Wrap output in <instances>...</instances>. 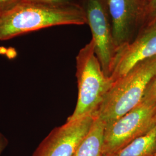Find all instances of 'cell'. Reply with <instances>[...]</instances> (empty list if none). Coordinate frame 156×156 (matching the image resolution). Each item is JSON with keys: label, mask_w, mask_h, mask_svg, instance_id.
<instances>
[{"label": "cell", "mask_w": 156, "mask_h": 156, "mask_svg": "<svg viewBox=\"0 0 156 156\" xmlns=\"http://www.w3.org/2000/svg\"><path fill=\"white\" fill-rule=\"evenodd\" d=\"M86 24L82 6L23 2L0 13V40L55 26Z\"/></svg>", "instance_id": "cell-1"}, {"label": "cell", "mask_w": 156, "mask_h": 156, "mask_svg": "<svg viewBox=\"0 0 156 156\" xmlns=\"http://www.w3.org/2000/svg\"><path fill=\"white\" fill-rule=\"evenodd\" d=\"M156 73V56L140 62L124 76L113 82L94 116L105 125L140 103L145 89Z\"/></svg>", "instance_id": "cell-2"}, {"label": "cell", "mask_w": 156, "mask_h": 156, "mask_svg": "<svg viewBox=\"0 0 156 156\" xmlns=\"http://www.w3.org/2000/svg\"><path fill=\"white\" fill-rule=\"evenodd\" d=\"M76 65L78 100L74 111L66 122L93 115L112 83L103 71L95 55L93 40L79 50L76 57Z\"/></svg>", "instance_id": "cell-3"}, {"label": "cell", "mask_w": 156, "mask_h": 156, "mask_svg": "<svg viewBox=\"0 0 156 156\" xmlns=\"http://www.w3.org/2000/svg\"><path fill=\"white\" fill-rule=\"evenodd\" d=\"M156 105L140 102L138 105L105 126L104 154L109 156L146 134L156 125Z\"/></svg>", "instance_id": "cell-4"}, {"label": "cell", "mask_w": 156, "mask_h": 156, "mask_svg": "<svg viewBox=\"0 0 156 156\" xmlns=\"http://www.w3.org/2000/svg\"><path fill=\"white\" fill-rule=\"evenodd\" d=\"M82 6L94 43L95 55L103 71L109 77L116 49L113 40L107 0H82Z\"/></svg>", "instance_id": "cell-5"}, {"label": "cell", "mask_w": 156, "mask_h": 156, "mask_svg": "<svg viewBox=\"0 0 156 156\" xmlns=\"http://www.w3.org/2000/svg\"><path fill=\"white\" fill-rule=\"evenodd\" d=\"M116 49L126 45L145 26L148 1L146 0H107Z\"/></svg>", "instance_id": "cell-6"}, {"label": "cell", "mask_w": 156, "mask_h": 156, "mask_svg": "<svg viewBox=\"0 0 156 156\" xmlns=\"http://www.w3.org/2000/svg\"><path fill=\"white\" fill-rule=\"evenodd\" d=\"M94 120L90 115L54 128L32 156H73L89 131Z\"/></svg>", "instance_id": "cell-7"}, {"label": "cell", "mask_w": 156, "mask_h": 156, "mask_svg": "<svg viewBox=\"0 0 156 156\" xmlns=\"http://www.w3.org/2000/svg\"><path fill=\"white\" fill-rule=\"evenodd\" d=\"M156 56V20L140 30L131 42L117 49L109 78L112 82L128 73L140 62Z\"/></svg>", "instance_id": "cell-8"}, {"label": "cell", "mask_w": 156, "mask_h": 156, "mask_svg": "<svg viewBox=\"0 0 156 156\" xmlns=\"http://www.w3.org/2000/svg\"><path fill=\"white\" fill-rule=\"evenodd\" d=\"M89 131L73 156H104V137L105 124L93 115Z\"/></svg>", "instance_id": "cell-9"}, {"label": "cell", "mask_w": 156, "mask_h": 156, "mask_svg": "<svg viewBox=\"0 0 156 156\" xmlns=\"http://www.w3.org/2000/svg\"><path fill=\"white\" fill-rule=\"evenodd\" d=\"M156 150V125L150 131L107 156H151Z\"/></svg>", "instance_id": "cell-10"}, {"label": "cell", "mask_w": 156, "mask_h": 156, "mask_svg": "<svg viewBox=\"0 0 156 156\" xmlns=\"http://www.w3.org/2000/svg\"><path fill=\"white\" fill-rule=\"evenodd\" d=\"M147 105H156V73L147 84L141 102Z\"/></svg>", "instance_id": "cell-11"}, {"label": "cell", "mask_w": 156, "mask_h": 156, "mask_svg": "<svg viewBox=\"0 0 156 156\" xmlns=\"http://www.w3.org/2000/svg\"><path fill=\"white\" fill-rule=\"evenodd\" d=\"M156 20V0H149L146 9L145 25Z\"/></svg>", "instance_id": "cell-12"}, {"label": "cell", "mask_w": 156, "mask_h": 156, "mask_svg": "<svg viewBox=\"0 0 156 156\" xmlns=\"http://www.w3.org/2000/svg\"><path fill=\"white\" fill-rule=\"evenodd\" d=\"M33 1L53 5L73 4L82 6V0H33Z\"/></svg>", "instance_id": "cell-13"}, {"label": "cell", "mask_w": 156, "mask_h": 156, "mask_svg": "<svg viewBox=\"0 0 156 156\" xmlns=\"http://www.w3.org/2000/svg\"><path fill=\"white\" fill-rule=\"evenodd\" d=\"M8 140L3 134L0 133V156L8 145Z\"/></svg>", "instance_id": "cell-14"}, {"label": "cell", "mask_w": 156, "mask_h": 156, "mask_svg": "<svg viewBox=\"0 0 156 156\" xmlns=\"http://www.w3.org/2000/svg\"><path fill=\"white\" fill-rule=\"evenodd\" d=\"M13 0H0V4H4V3H7L9 2L12 1Z\"/></svg>", "instance_id": "cell-15"}, {"label": "cell", "mask_w": 156, "mask_h": 156, "mask_svg": "<svg viewBox=\"0 0 156 156\" xmlns=\"http://www.w3.org/2000/svg\"><path fill=\"white\" fill-rule=\"evenodd\" d=\"M153 121H154V124L156 125V115H155V116H154V119H153Z\"/></svg>", "instance_id": "cell-16"}, {"label": "cell", "mask_w": 156, "mask_h": 156, "mask_svg": "<svg viewBox=\"0 0 156 156\" xmlns=\"http://www.w3.org/2000/svg\"><path fill=\"white\" fill-rule=\"evenodd\" d=\"M156 156V150L155 151H154V153H153V156Z\"/></svg>", "instance_id": "cell-17"}, {"label": "cell", "mask_w": 156, "mask_h": 156, "mask_svg": "<svg viewBox=\"0 0 156 156\" xmlns=\"http://www.w3.org/2000/svg\"><path fill=\"white\" fill-rule=\"evenodd\" d=\"M146 1H148V2H149V0H146Z\"/></svg>", "instance_id": "cell-18"}, {"label": "cell", "mask_w": 156, "mask_h": 156, "mask_svg": "<svg viewBox=\"0 0 156 156\" xmlns=\"http://www.w3.org/2000/svg\"><path fill=\"white\" fill-rule=\"evenodd\" d=\"M152 156H153V155H152Z\"/></svg>", "instance_id": "cell-19"}]
</instances>
